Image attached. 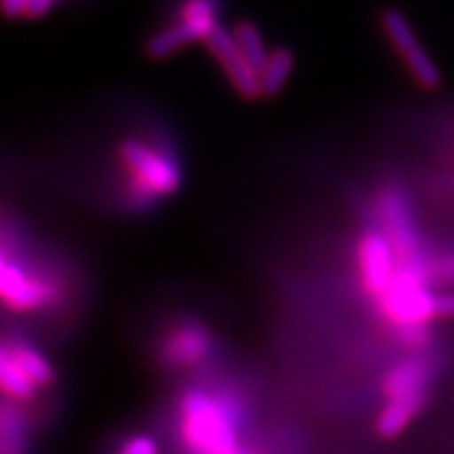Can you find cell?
I'll return each mask as SVG.
<instances>
[{
  "mask_svg": "<svg viewBox=\"0 0 454 454\" xmlns=\"http://www.w3.org/2000/svg\"><path fill=\"white\" fill-rule=\"evenodd\" d=\"M231 36H234V41L238 44V49L242 51V55L251 61V66L259 72L261 76V70L265 67V61H268L271 49L265 47V41L263 36H261L259 27L254 26L253 21H247V20L238 21V24L231 27Z\"/></svg>",
  "mask_w": 454,
  "mask_h": 454,
  "instance_id": "9a60e30c",
  "label": "cell"
},
{
  "mask_svg": "<svg viewBox=\"0 0 454 454\" xmlns=\"http://www.w3.org/2000/svg\"><path fill=\"white\" fill-rule=\"evenodd\" d=\"M3 351L13 357L17 366L21 368L27 374V379L36 385L38 389L49 387L51 383L55 381V371L53 364L44 357V354L38 348H34L30 340L26 339H13L7 337L3 340Z\"/></svg>",
  "mask_w": 454,
  "mask_h": 454,
  "instance_id": "8fae6325",
  "label": "cell"
},
{
  "mask_svg": "<svg viewBox=\"0 0 454 454\" xmlns=\"http://www.w3.org/2000/svg\"><path fill=\"white\" fill-rule=\"evenodd\" d=\"M394 248L377 225L364 227L356 240V280L368 299L379 297L395 271Z\"/></svg>",
  "mask_w": 454,
  "mask_h": 454,
  "instance_id": "52a82bcc",
  "label": "cell"
},
{
  "mask_svg": "<svg viewBox=\"0 0 454 454\" xmlns=\"http://www.w3.org/2000/svg\"><path fill=\"white\" fill-rule=\"evenodd\" d=\"M294 70V55L288 47H274L270 51L265 67L261 70V90L265 98H276L286 87Z\"/></svg>",
  "mask_w": 454,
  "mask_h": 454,
  "instance_id": "5bb4252c",
  "label": "cell"
},
{
  "mask_svg": "<svg viewBox=\"0 0 454 454\" xmlns=\"http://www.w3.org/2000/svg\"><path fill=\"white\" fill-rule=\"evenodd\" d=\"M381 27L387 36V41L406 70L414 78V82L423 89H438L440 87V72L434 64L427 51L419 43L412 26L397 9H387L381 15Z\"/></svg>",
  "mask_w": 454,
  "mask_h": 454,
  "instance_id": "ba28073f",
  "label": "cell"
},
{
  "mask_svg": "<svg viewBox=\"0 0 454 454\" xmlns=\"http://www.w3.org/2000/svg\"><path fill=\"white\" fill-rule=\"evenodd\" d=\"M230 454H254V452H251V450H247V448H238V450H234V452H230Z\"/></svg>",
  "mask_w": 454,
  "mask_h": 454,
  "instance_id": "44dd1931",
  "label": "cell"
},
{
  "mask_svg": "<svg viewBox=\"0 0 454 454\" xmlns=\"http://www.w3.org/2000/svg\"><path fill=\"white\" fill-rule=\"evenodd\" d=\"M221 15L219 0H181L175 9L173 21L167 24L185 47L196 43H207V38L217 30Z\"/></svg>",
  "mask_w": 454,
  "mask_h": 454,
  "instance_id": "30bf717a",
  "label": "cell"
},
{
  "mask_svg": "<svg viewBox=\"0 0 454 454\" xmlns=\"http://www.w3.org/2000/svg\"><path fill=\"white\" fill-rule=\"evenodd\" d=\"M204 47L208 49V53L217 66L223 72L227 82L231 84L234 93L244 101H259L263 99V90H261V76L259 72L251 66V61L242 55V51L238 49V44L231 36V30L219 26L211 36L207 38Z\"/></svg>",
  "mask_w": 454,
  "mask_h": 454,
  "instance_id": "9c48e42d",
  "label": "cell"
},
{
  "mask_svg": "<svg viewBox=\"0 0 454 454\" xmlns=\"http://www.w3.org/2000/svg\"><path fill=\"white\" fill-rule=\"evenodd\" d=\"M440 320H454V291H440Z\"/></svg>",
  "mask_w": 454,
  "mask_h": 454,
  "instance_id": "d6986e66",
  "label": "cell"
},
{
  "mask_svg": "<svg viewBox=\"0 0 454 454\" xmlns=\"http://www.w3.org/2000/svg\"><path fill=\"white\" fill-rule=\"evenodd\" d=\"M116 162L121 168V200L129 211H150L184 185V170L173 152L137 135L118 141Z\"/></svg>",
  "mask_w": 454,
  "mask_h": 454,
  "instance_id": "6da1fadb",
  "label": "cell"
},
{
  "mask_svg": "<svg viewBox=\"0 0 454 454\" xmlns=\"http://www.w3.org/2000/svg\"><path fill=\"white\" fill-rule=\"evenodd\" d=\"M30 429L20 404L3 402L0 408V454H27Z\"/></svg>",
  "mask_w": 454,
  "mask_h": 454,
  "instance_id": "7c38bea8",
  "label": "cell"
},
{
  "mask_svg": "<svg viewBox=\"0 0 454 454\" xmlns=\"http://www.w3.org/2000/svg\"><path fill=\"white\" fill-rule=\"evenodd\" d=\"M0 387H3L4 400L13 404H26L36 397L38 387L34 385L27 374L17 366V362L7 351L0 349Z\"/></svg>",
  "mask_w": 454,
  "mask_h": 454,
  "instance_id": "4fadbf2b",
  "label": "cell"
},
{
  "mask_svg": "<svg viewBox=\"0 0 454 454\" xmlns=\"http://www.w3.org/2000/svg\"><path fill=\"white\" fill-rule=\"evenodd\" d=\"M59 3L61 0H30V4H27V11H26V17L27 20H38V17H44L49 11H53Z\"/></svg>",
  "mask_w": 454,
  "mask_h": 454,
  "instance_id": "ac0fdd59",
  "label": "cell"
},
{
  "mask_svg": "<svg viewBox=\"0 0 454 454\" xmlns=\"http://www.w3.org/2000/svg\"><path fill=\"white\" fill-rule=\"evenodd\" d=\"M427 274L431 286L438 284L442 291H454V244L427 248Z\"/></svg>",
  "mask_w": 454,
  "mask_h": 454,
  "instance_id": "2e32d148",
  "label": "cell"
},
{
  "mask_svg": "<svg viewBox=\"0 0 454 454\" xmlns=\"http://www.w3.org/2000/svg\"><path fill=\"white\" fill-rule=\"evenodd\" d=\"M0 297L13 314H38L61 305L64 280L55 271L34 265L3 244L0 254Z\"/></svg>",
  "mask_w": 454,
  "mask_h": 454,
  "instance_id": "277c9868",
  "label": "cell"
},
{
  "mask_svg": "<svg viewBox=\"0 0 454 454\" xmlns=\"http://www.w3.org/2000/svg\"><path fill=\"white\" fill-rule=\"evenodd\" d=\"M213 351V333L200 320L192 317L168 325L156 345L158 364L168 372L196 371L211 360Z\"/></svg>",
  "mask_w": 454,
  "mask_h": 454,
  "instance_id": "8992f818",
  "label": "cell"
},
{
  "mask_svg": "<svg viewBox=\"0 0 454 454\" xmlns=\"http://www.w3.org/2000/svg\"><path fill=\"white\" fill-rule=\"evenodd\" d=\"M116 454H160V446H158L156 438H152V435L135 434L129 435V438L118 446Z\"/></svg>",
  "mask_w": 454,
  "mask_h": 454,
  "instance_id": "e0dca14e",
  "label": "cell"
},
{
  "mask_svg": "<svg viewBox=\"0 0 454 454\" xmlns=\"http://www.w3.org/2000/svg\"><path fill=\"white\" fill-rule=\"evenodd\" d=\"M435 364L421 354L404 357L385 372L381 389L385 404L377 414V434L394 440L411 427L429 400Z\"/></svg>",
  "mask_w": 454,
  "mask_h": 454,
  "instance_id": "3957f363",
  "label": "cell"
},
{
  "mask_svg": "<svg viewBox=\"0 0 454 454\" xmlns=\"http://www.w3.org/2000/svg\"><path fill=\"white\" fill-rule=\"evenodd\" d=\"M30 0H3V9L9 17H26Z\"/></svg>",
  "mask_w": 454,
  "mask_h": 454,
  "instance_id": "ffe728a7",
  "label": "cell"
},
{
  "mask_svg": "<svg viewBox=\"0 0 454 454\" xmlns=\"http://www.w3.org/2000/svg\"><path fill=\"white\" fill-rule=\"evenodd\" d=\"M372 223L383 231L387 238L397 261H419L425 257V248L421 231H419L414 208L404 185L395 181H385L374 190L372 202Z\"/></svg>",
  "mask_w": 454,
  "mask_h": 454,
  "instance_id": "5b68a950",
  "label": "cell"
},
{
  "mask_svg": "<svg viewBox=\"0 0 454 454\" xmlns=\"http://www.w3.org/2000/svg\"><path fill=\"white\" fill-rule=\"evenodd\" d=\"M236 404L215 389L192 387L177 404V435L187 454H230L240 448Z\"/></svg>",
  "mask_w": 454,
  "mask_h": 454,
  "instance_id": "7a4b0ae2",
  "label": "cell"
}]
</instances>
